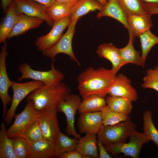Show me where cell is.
Masks as SVG:
<instances>
[{"label": "cell", "mask_w": 158, "mask_h": 158, "mask_svg": "<svg viewBox=\"0 0 158 158\" xmlns=\"http://www.w3.org/2000/svg\"><path fill=\"white\" fill-rule=\"evenodd\" d=\"M81 102V98L79 96L70 94L60 102L56 108L57 112L63 113L66 116L67 134L73 135L79 140L81 137L75 129L74 122L77 111L78 110Z\"/></svg>", "instance_id": "cell-9"}, {"label": "cell", "mask_w": 158, "mask_h": 158, "mask_svg": "<svg viewBox=\"0 0 158 158\" xmlns=\"http://www.w3.org/2000/svg\"><path fill=\"white\" fill-rule=\"evenodd\" d=\"M80 114L78 123L80 133L97 134L102 125L101 111L85 112Z\"/></svg>", "instance_id": "cell-15"}, {"label": "cell", "mask_w": 158, "mask_h": 158, "mask_svg": "<svg viewBox=\"0 0 158 158\" xmlns=\"http://www.w3.org/2000/svg\"><path fill=\"white\" fill-rule=\"evenodd\" d=\"M109 0H106V1L107 2Z\"/></svg>", "instance_id": "cell-45"}, {"label": "cell", "mask_w": 158, "mask_h": 158, "mask_svg": "<svg viewBox=\"0 0 158 158\" xmlns=\"http://www.w3.org/2000/svg\"><path fill=\"white\" fill-rule=\"evenodd\" d=\"M44 85L43 82L35 80L24 83L12 81V101L11 106L3 119L6 125H8L12 122L16 115V108L22 100L33 91Z\"/></svg>", "instance_id": "cell-5"}, {"label": "cell", "mask_w": 158, "mask_h": 158, "mask_svg": "<svg viewBox=\"0 0 158 158\" xmlns=\"http://www.w3.org/2000/svg\"><path fill=\"white\" fill-rule=\"evenodd\" d=\"M143 81L141 86L143 88H151L158 92V66L147 70Z\"/></svg>", "instance_id": "cell-36"}, {"label": "cell", "mask_w": 158, "mask_h": 158, "mask_svg": "<svg viewBox=\"0 0 158 158\" xmlns=\"http://www.w3.org/2000/svg\"><path fill=\"white\" fill-rule=\"evenodd\" d=\"M97 53L100 58H103L109 61L112 64L111 69L112 73L116 75L122 66V60L119 50L111 43H104L99 46Z\"/></svg>", "instance_id": "cell-17"}, {"label": "cell", "mask_w": 158, "mask_h": 158, "mask_svg": "<svg viewBox=\"0 0 158 158\" xmlns=\"http://www.w3.org/2000/svg\"><path fill=\"white\" fill-rule=\"evenodd\" d=\"M107 105L105 97L98 94L92 95L83 98L78 111L80 113L101 111Z\"/></svg>", "instance_id": "cell-24"}, {"label": "cell", "mask_w": 158, "mask_h": 158, "mask_svg": "<svg viewBox=\"0 0 158 158\" xmlns=\"http://www.w3.org/2000/svg\"><path fill=\"white\" fill-rule=\"evenodd\" d=\"M40 3L44 5L47 9L50 7L55 2V0H31Z\"/></svg>", "instance_id": "cell-40"}, {"label": "cell", "mask_w": 158, "mask_h": 158, "mask_svg": "<svg viewBox=\"0 0 158 158\" xmlns=\"http://www.w3.org/2000/svg\"><path fill=\"white\" fill-rule=\"evenodd\" d=\"M2 7L4 13H6L8 8L13 0H1Z\"/></svg>", "instance_id": "cell-42"}, {"label": "cell", "mask_w": 158, "mask_h": 158, "mask_svg": "<svg viewBox=\"0 0 158 158\" xmlns=\"http://www.w3.org/2000/svg\"><path fill=\"white\" fill-rule=\"evenodd\" d=\"M46 12L55 22L70 16V8L63 3L55 1L50 7L46 9Z\"/></svg>", "instance_id": "cell-34"}, {"label": "cell", "mask_w": 158, "mask_h": 158, "mask_svg": "<svg viewBox=\"0 0 158 158\" xmlns=\"http://www.w3.org/2000/svg\"><path fill=\"white\" fill-rule=\"evenodd\" d=\"M30 158H51L54 156V144L43 138L30 145Z\"/></svg>", "instance_id": "cell-25"}, {"label": "cell", "mask_w": 158, "mask_h": 158, "mask_svg": "<svg viewBox=\"0 0 158 158\" xmlns=\"http://www.w3.org/2000/svg\"><path fill=\"white\" fill-rule=\"evenodd\" d=\"M107 105L112 110L128 116L132 109V101L123 97L109 95L106 97Z\"/></svg>", "instance_id": "cell-27"}, {"label": "cell", "mask_w": 158, "mask_h": 158, "mask_svg": "<svg viewBox=\"0 0 158 158\" xmlns=\"http://www.w3.org/2000/svg\"><path fill=\"white\" fill-rule=\"evenodd\" d=\"M71 23L70 16L54 22L48 33L37 38L35 45L38 50L42 52L56 44L63 35V31Z\"/></svg>", "instance_id": "cell-12"}, {"label": "cell", "mask_w": 158, "mask_h": 158, "mask_svg": "<svg viewBox=\"0 0 158 158\" xmlns=\"http://www.w3.org/2000/svg\"><path fill=\"white\" fill-rule=\"evenodd\" d=\"M71 92L67 85L61 81L55 85H44L32 92L26 99L32 101L37 110L45 112L56 109L60 102Z\"/></svg>", "instance_id": "cell-2"}, {"label": "cell", "mask_w": 158, "mask_h": 158, "mask_svg": "<svg viewBox=\"0 0 158 158\" xmlns=\"http://www.w3.org/2000/svg\"><path fill=\"white\" fill-rule=\"evenodd\" d=\"M136 128L135 124L130 119L112 125L102 124L97 134L98 140L104 146L124 142Z\"/></svg>", "instance_id": "cell-3"}, {"label": "cell", "mask_w": 158, "mask_h": 158, "mask_svg": "<svg viewBox=\"0 0 158 158\" xmlns=\"http://www.w3.org/2000/svg\"><path fill=\"white\" fill-rule=\"evenodd\" d=\"M79 142L77 138H71L60 131L54 143V156L61 158L66 152L76 150Z\"/></svg>", "instance_id": "cell-23"}, {"label": "cell", "mask_w": 158, "mask_h": 158, "mask_svg": "<svg viewBox=\"0 0 158 158\" xmlns=\"http://www.w3.org/2000/svg\"><path fill=\"white\" fill-rule=\"evenodd\" d=\"M128 16L117 0H109L97 13V17L99 18L107 16L116 19L127 29L129 36H131L133 39L128 24Z\"/></svg>", "instance_id": "cell-16"}, {"label": "cell", "mask_w": 158, "mask_h": 158, "mask_svg": "<svg viewBox=\"0 0 158 158\" xmlns=\"http://www.w3.org/2000/svg\"><path fill=\"white\" fill-rule=\"evenodd\" d=\"M102 6L97 0H79L70 8L71 23L92 11L101 10Z\"/></svg>", "instance_id": "cell-21"}, {"label": "cell", "mask_w": 158, "mask_h": 158, "mask_svg": "<svg viewBox=\"0 0 158 158\" xmlns=\"http://www.w3.org/2000/svg\"><path fill=\"white\" fill-rule=\"evenodd\" d=\"M152 116V113L150 110L143 113L144 132L149 140L153 141L158 147V131L153 123Z\"/></svg>", "instance_id": "cell-33"}, {"label": "cell", "mask_w": 158, "mask_h": 158, "mask_svg": "<svg viewBox=\"0 0 158 158\" xmlns=\"http://www.w3.org/2000/svg\"><path fill=\"white\" fill-rule=\"evenodd\" d=\"M12 139L14 151L17 158H30L31 150L28 143L20 136Z\"/></svg>", "instance_id": "cell-35"}, {"label": "cell", "mask_w": 158, "mask_h": 158, "mask_svg": "<svg viewBox=\"0 0 158 158\" xmlns=\"http://www.w3.org/2000/svg\"><path fill=\"white\" fill-rule=\"evenodd\" d=\"M79 0H55V1L64 4L71 8L74 6Z\"/></svg>", "instance_id": "cell-41"}, {"label": "cell", "mask_w": 158, "mask_h": 158, "mask_svg": "<svg viewBox=\"0 0 158 158\" xmlns=\"http://www.w3.org/2000/svg\"><path fill=\"white\" fill-rule=\"evenodd\" d=\"M60 158H83L82 155L77 150L66 152Z\"/></svg>", "instance_id": "cell-39"}, {"label": "cell", "mask_w": 158, "mask_h": 158, "mask_svg": "<svg viewBox=\"0 0 158 158\" xmlns=\"http://www.w3.org/2000/svg\"><path fill=\"white\" fill-rule=\"evenodd\" d=\"M43 112L36 109L32 100H27V104L24 109L20 114L15 115L14 121L7 130L8 137L13 138L19 136L31 122L38 119Z\"/></svg>", "instance_id": "cell-8"}, {"label": "cell", "mask_w": 158, "mask_h": 158, "mask_svg": "<svg viewBox=\"0 0 158 158\" xmlns=\"http://www.w3.org/2000/svg\"><path fill=\"white\" fill-rule=\"evenodd\" d=\"M129 142H121L104 146L108 152L114 156L123 153L126 156L138 158L142 145L147 142L149 140L145 133L135 130L128 137Z\"/></svg>", "instance_id": "cell-4"}, {"label": "cell", "mask_w": 158, "mask_h": 158, "mask_svg": "<svg viewBox=\"0 0 158 158\" xmlns=\"http://www.w3.org/2000/svg\"><path fill=\"white\" fill-rule=\"evenodd\" d=\"M97 146L99 150V156L100 158H111L112 157L108 153L102 142L97 140Z\"/></svg>", "instance_id": "cell-37"}, {"label": "cell", "mask_w": 158, "mask_h": 158, "mask_svg": "<svg viewBox=\"0 0 158 158\" xmlns=\"http://www.w3.org/2000/svg\"><path fill=\"white\" fill-rule=\"evenodd\" d=\"M18 16L15 12L13 0L0 25V43H5L13 27L17 23Z\"/></svg>", "instance_id": "cell-22"}, {"label": "cell", "mask_w": 158, "mask_h": 158, "mask_svg": "<svg viewBox=\"0 0 158 158\" xmlns=\"http://www.w3.org/2000/svg\"><path fill=\"white\" fill-rule=\"evenodd\" d=\"M145 5L147 13L151 15L158 14V4L145 3Z\"/></svg>", "instance_id": "cell-38"}, {"label": "cell", "mask_w": 158, "mask_h": 158, "mask_svg": "<svg viewBox=\"0 0 158 158\" xmlns=\"http://www.w3.org/2000/svg\"><path fill=\"white\" fill-rule=\"evenodd\" d=\"M17 14L18 16V21L8 35V39L22 35L31 29L38 28L44 21L41 18L28 16L23 13Z\"/></svg>", "instance_id": "cell-20"}, {"label": "cell", "mask_w": 158, "mask_h": 158, "mask_svg": "<svg viewBox=\"0 0 158 158\" xmlns=\"http://www.w3.org/2000/svg\"><path fill=\"white\" fill-rule=\"evenodd\" d=\"M5 123H2L0 130V158H17L14 151L12 138L7 134Z\"/></svg>", "instance_id": "cell-28"}, {"label": "cell", "mask_w": 158, "mask_h": 158, "mask_svg": "<svg viewBox=\"0 0 158 158\" xmlns=\"http://www.w3.org/2000/svg\"><path fill=\"white\" fill-rule=\"evenodd\" d=\"M80 18L71 23L68 30L60 39L54 44L42 52L45 56L50 58L53 62L56 55L59 53L68 55L72 60L80 66V63L76 58L72 47V40L75 32L76 24Z\"/></svg>", "instance_id": "cell-7"}, {"label": "cell", "mask_w": 158, "mask_h": 158, "mask_svg": "<svg viewBox=\"0 0 158 158\" xmlns=\"http://www.w3.org/2000/svg\"><path fill=\"white\" fill-rule=\"evenodd\" d=\"M56 109L44 112L38 119L44 138L54 143L60 131Z\"/></svg>", "instance_id": "cell-13"}, {"label": "cell", "mask_w": 158, "mask_h": 158, "mask_svg": "<svg viewBox=\"0 0 158 158\" xmlns=\"http://www.w3.org/2000/svg\"><path fill=\"white\" fill-rule=\"evenodd\" d=\"M7 44V42L5 43L1 46L0 53V97L3 105L2 118L6 113L7 105L11 104L12 101V98L8 93L9 89L12 85V81L9 78L6 68Z\"/></svg>", "instance_id": "cell-10"}, {"label": "cell", "mask_w": 158, "mask_h": 158, "mask_svg": "<svg viewBox=\"0 0 158 158\" xmlns=\"http://www.w3.org/2000/svg\"><path fill=\"white\" fill-rule=\"evenodd\" d=\"M99 2L102 6H104L107 3V2L106 0H97Z\"/></svg>", "instance_id": "cell-44"}, {"label": "cell", "mask_w": 158, "mask_h": 158, "mask_svg": "<svg viewBox=\"0 0 158 158\" xmlns=\"http://www.w3.org/2000/svg\"><path fill=\"white\" fill-rule=\"evenodd\" d=\"M107 93L111 96L127 98L132 102L136 101L138 98L136 90L131 85L130 80L122 73L116 75Z\"/></svg>", "instance_id": "cell-14"}, {"label": "cell", "mask_w": 158, "mask_h": 158, "mask_svg": "<svg viewBox=\"0 0 158 158\" xmlns=\"http://www.w3.org/2000/svg\"><path fill=\"white\" fill-rule=\"evenodd\" d=\"M128 15H145L147 13L143 0H117Z\"/></svg>", "instance_id": "cell-30"}, {"label": "cell", "mask_w": 158, "mask_h": 158, "mask_svg": "<svg viewBox=\"0 0 158 158\" xmlns=\"http://www.w3.org/2000/svg\"><path fill=\"white\" fill-rule=\"evenodd\" d=\"M101 112L102 124L104 126L114 125L130 119L128 116L112 110L107 105L102 109Z\"/></svg>", "instance_id": "cell-32"}, {"label": "cell", "mask_w": 158, "mask_h": 158, "mask_svg": "<svg viewBox=\"0 0 158 158\" xmlns=\"http://www.w3.org/2000/svg\"><path fill=\"white\" fill-rule=\"evenodd\" d=\"M19 136L24 138L30 145L44 138L38 119L31 122Z\"/></svg>", "instance_id": "cell-29"}, {"label": "cell", "mask_w": 158, "mask_h": 158, "mask_svg": "<svg viewBox=\"0 0 158 158\" xmlns=\"http://www.w3.org/2000/svg\"><path fill=\"white\" fill-rule=\"evenodd\" d=\"M16 13H23L28 16L41 18L45 21L50 27L54 22L46 12L47 8L43 5L31 0H13Z\"/></svg>", "instance_id": "cell-11"}, {"label": "cell", "mask_w": 158, "mask_h": 158, "mask_svg": "<svg viewBox=\"0 0 158 158\" xmlns=\"http://www.w3.org/2000/svg\"><path fill=\"white\" fill-rule=\"evenodd\" d=\"M139 37L142 49L141 58L144 66L149 52L153 46L158 44V37L154 35L149 30L141 35Z\"/></svg>", "instance_id": "cell-31"}, {"label": "cell", "mask_w": 158, "mask_h": 158, "mask_svg": "<svg viewBox=\"0 0 158 158\" xmlns=\"http://www.w3.org/2000/svg\"><path fill=\"white\" fill-rule=\"evenodd\" d=\"M145 3H153L158 4V0H143Z\"/></svg>", "instance_id": "cell-43"}, {"label": "cell", "mask_w": 158, "mask_h": 158, "mask_svg": "<svg viewBox=\"0 0 158 158\" xmlns=\"http://www.w3.org/2000/svg\"><path fill=\"white\" fill-rule=\"evenodd\" d=\"M116 75L111 69L101 67L95 69L88 67L78 76V88L83 98L94 94L106 97L107 91L115 81Z\"/></svg>", "instance_id": "cell-1"}, {"label": "cell", "mask_w": 158, "mask_h": 158, "mask_svg": "<svg viewBox=\"0 0 158 158\" xmlns=\"http://www.w3.org/2000/svg\"><path fill=\"white\" fill-rule=\"evenodd\" d=\"M128 23L134 40L136 37H139L141 35L150 30L153 25L151 15L148 13L128 15Z\"/></svg>", "instance_id": "cell-18"}, {"label": "cell", "mask_w": 158, "mask_h": 158, "mask_svg": "<svg viewBox=\"0 0 158 158\" xmlns=\"http://www.w3.org/2000/svg\"><path fill=\"white\" fill-rule=\"evenodd\" d=\"M18 70L22 74L18 78L19 81L27 78L31 79L42 82L47 86L57 84L64 78L63 73L55 68L53 62L51 64V69L47 71L35 70L26 63L20 65Z\"/></svg>", "instance_id": "cell-6"}, {"label": "cell", "mask_w": 158, "mask_h": 158, "mask_svg": "<svg viewBox=\"0 0 158 158\" xmlns=\"http://www.w3.org/2000/svg\"><path fill=\"white\" fill-rule=\"evenodd\" d=\"M96 133H87L79 139L76 150L83 158H98L99 157Z\"/></svg>", "instance_id": "cell-19"}, {"label": "cell", "mask_w": 158, "mask_h": 158, "mask_svg": "<svg viewBox=\"0 0 158 158\" xmlns=\"http://www.w3.org/2000/svg\"><path fill=\"white\" fill-rule=\"evenodd\" d=\"M134 41L131 37L129 36L127 44L123 48H119L122 60V66L131 63L144 67L140 52L136 50L133 47Z\"/></svg>", "instance_id": "cell-26"}]
</instances>
